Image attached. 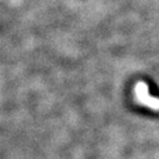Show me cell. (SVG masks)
I'll return each mask as SVG.
<instances>
[{"label":"cell","mask_w":159,"mask_h":159,"mask_svg":"<svg viewBox=\"0 0 159 159\" xmlns=\"http://www.w3.org/2000/svg\"><path fill=\"white\" fill-rule=\"evenodd\" d=\"M134 96L137 102L143 106L151 108L153 111H159V98L150 94L148 86L145 81H138L134 86Z\"/></svg>","instance_id":"1"}]
</instances>
